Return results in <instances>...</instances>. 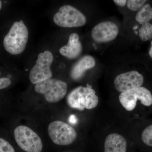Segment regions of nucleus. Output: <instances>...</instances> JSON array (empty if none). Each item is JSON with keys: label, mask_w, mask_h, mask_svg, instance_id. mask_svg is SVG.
I'll return each instance as SVG.
<instances>
[{"label": "nucleus", "mask_w": 152, "mask_h": 152, "mask_svg": "<svg viewBox=\"0 0 152 152\" xmlns=\"http://www.w3.org/2000/svg\"><path fill=\"white\" fill-rule=\"evenodd\" d=\"M28 37V30L24 22H15L4 38V48L11 54H20L26 49Z\"/></svg>", "instance_id": "obj_1"}, {"label": "nucleus", "mask_w": 152, "mask_h": 152, "mask_svg": "<svg viewBox=\"0 0 152 152\" xmlns=\"http://www.w3.org/2000/svg\"><path fill=\"white\" fill-rule=\"evenodd\" d=\"M99 98L91 86L77 87L68 94L66 102L72 108L83 111L94 108L99 103Z\"/></svg>", "instance_id": "obj_2"}, {"label": "nucleus", "mask_w": 152, "mask_h": 152, "mask_svg": "<svg viewBox=\"0 0 152 152\" xmlns=\"http://www.w3.org/2000/svg\"><path fill=\"white\" fill-rule=\"evenodd\" d=\"M67 88L66 82L58 79L51 78L36 84L34 90L38 94L43 95L48 102L54 103L65 96Z\"/></svg>", "instance_id": "obj_3"}, {"label": "nucleus", "mask_w": 152, "mask_h": 152, "mask_svg": "<svg viewBox=\"0 0 152 152\" xmlns=\"http://www.w3.org/2000/svg\"><path fill=\"white\" fill-rule=\"evenodd\" d=\"M15 140L18 145L26 152H42L43 145L40 137L31 128L19 126L14 131Z\"/></svg>", "instance_id": "obj_4"}, {"label": "nucleus", "mask_w": 152, "mask_h": 152, "mask_svg": "<svg viewBox=\"0 0 152 152\" xmlns=\"http://www.w3.org/2000/svg\"><path fill=\"white\" fill-rule=\"evenodd\" d=\"M57 26L63 28H77L86 24L87 20L82 12L73 6L65 5L61 7L53 17Z\"/></svg>", "instance_id": "obj_5"}, {"label": "nucleus", "mask_w": 152, "mask_h": 152, "mask_svg": "<svg viewBox=\"0 0 152 152\" xmlns=\"http://www.w3.org/2000/svg\"><path fill=\"white\" fill-rule=\"evenodd\" d=\"M48 133L52 141L60 146L71 145L77 137V134L74 128L60 121L51 123L48 127Z\"/></svg>", "instance_id": "obj_6"}, {"label": "nucleus", "mask_w": 152, "mask_h": 152, "mask_svg": "<svg viewBox=\"0 0 152 152\" xmlns=\"http://www.w3.org/2000/svg\"><path fill=\"white\" fill-rule=\"evenodd\" d=\"M53 59V56L50 51L46 50L39 54L35 65L30 71L29 77L32 83L37 84L52 78L51 66Z\"/></svg>", "instance_id": "obj_7"}, {"label": "nucleus", "mask_w": 152, "mask_h": 152, "mask_svg": "<svg viewBox=\"0 0 152 152\" xmlns=\"http://www.w3.org/2000/svg\"><path fill=\"white\" fill-rule=\"evenodd\" d=\"M120 103L126 110L135 108L137 102L140 101L145 107L152 105V94L149 90L143 87L121 93L119 96Z\"/></svg>", "instance_id": "obj_8"}, {"label": "nucleus", "mask_w": 152, "mask_h": 152, "mask_svg": "<svg viewBox=\"0 0 152 152\" xmlns=\"http://www.w3.org/2000/svg\"><path fill=\"white\" fill-rule=\"evenodd\" d=\"M143 76L136 71L120 74L115 79V88L118 92L123 93L142 87L144 83Z\"/></svg>", "instance_id": "obj_9"}, {"label": "nucleus", "mask_w": 152, "mask_h": 152, "mask_svg": "<svg viewBox=\"0 0 152 152\" xmlns=\"http://www.w3.org/2000/svg\"><path fill=\"white\" fill-rule=\"evenodd\" d=\"M118 33V27L115 23L104 21L99 23L93 28L91 36L95 42L104 43L113 40Z\"/></svg>", "instance_id": "obj_10"}, {"label": "nucleus", "mask_w": 152, "mask_h": 152, "mask_svg": "<svg viewBox=\"0 0 152 152\" xmlns=\"http://www.w3.org/2000/svg\"><path fill=\"white\" fill-rule=\"evenodd\" d=\"M79 36L77 33H73L69 36L68 43L61 48L60 54L70 59L76 58L81 54L83 47L79 40Z\"/></svg>", "instance_id": "obj_11"}, {"label": "nucleus", "mask_w": 152, "mask_h": 152, "mask_svg": "<svg viewBox=\"0 0 152 152\" xmlns=\"http://www.w3.org/2000/svg\"><path fill=\"white\" fill-rule=\"evenodd\" d=\"M96 61L90 55L82 57L71 69L70 77L74 80H80L83 77L86 71L92 69L96 65Z\"/></svg>", "instance_id": "obj_12"}, {"label": "nucleus", "mask_w": 152, "mask_h": 152, "mask_svg": "<svg viewBox=\"0 0 152 152\" xmlns=\"http://www.w3.org/2000/svg\"><path fill=\"white\" fill-rule=\"evenodd\" d=\"M127 142L124 137L117 133L107 136L104 142V152H126Z\"/></svg>", "instance_id": "obj_13"}, {"label": "nucleus", "mask_w": 152, "mask_h": 152, "mask_svg": "<svg viewBox=\"0 0 152 152\" xmlns=\"http://www.w3.org/2000/svg\"><path fill=\"white\" fill-rule=\"evenodd\" d=\"M135 19L140 24L149 23L152 20V7L149 4H146L139 10L136 14Z\"/></svg>", "instance_id": "obj_14"}, {"label": "nucleus", "mask_w": 152, "mask_h": 152, "mask_svg": "<svg viewBox=\"0 0 152 152\" xmlns=\"http://www.w3.org/2000/svg\"><path fill=\"white\" fill-rule=\"evenodd\" d=\"M139 37L143 41H148L152 39V25L149 23L142 25L139 30Z\"/></svg>", "instance_id": "obj_15"}, {"label": "nucleus", "mask_w": 152, "mask_h": 152, "mask_svg": "<svg viewBox=\"0 0 152 152\" xmlns=\"http://www.w3.org/2000/svg\"><path fill=\"white\" fill-rule=\"evenodd\" d=\"M141 140L145 145L152 148V124L149 125L142 131Z\"/></svg>", "instance_id": "obj_16"}, {"label": "nucleus", "mask_w": 152, "mask_h": 152, "mask_svg": "<svg viewBox=\"0 0 152 152\" xmlns=\"http://www.w3.org/2000/svg\"><path fill=\"white\" fill-rule=\"evenodd\" d=\"M146 2L145 0H129L127 1V6L131 10L137 11L145 5Z\"/></svg>", "instance_id": "obj_17"}, {"label": "nucleus", "mask_w": 152, "mask_h": 152, "mask_svg": "<svg viewBox=\"0 0 152 152\" xmlns=\"http://www.w3.org/2000/svg\"><path fill=\"white\" fill-rule=\"evenodd\" d=\"M0 152H15V151L8 141L0 137Z\"/></svg>", "instance_id": "obj_18"}, {"label": "nucleus", "mask_w": 152, "mask_h": 152, "mask_svg": "<svg viewBox=\"0 0 152 152\" xmlns=\"http://www.w3.org/2000/svg\"><path fill=\"white\" fill-rule=\"evenodd\" d=\"M12 83L10 79L7 77L0 78V90L4 89L10 86Z\"/></svg>", "instance_id": "obj_19"}, {"label": "nucleus", "mask_w": 152, "mask_h": 152, "mask_svg": "<svg viewBox=\"0 0 152 152\" xmlns=\"http://www.w3.org/2000/svg\"><path fill=\"white\" fill-rule=\"evenodd\" d=\"M113 1L117 5L121 7H124L127 3L126 0H114Z\"/></svg>", "instance_id": "obj_20"}, {"label": "nucleus", "mask_w": 152, "mask_h": 152, "mask_svg": "<svg viewBox=\"0 0 152 152\" xmlns=\"http://www.w3.org/2000/svg\"><path fill=\"white\" fill-rule=\"evenodd\" d=\"M149 54L150 56L152 58V41L151 43V47L150 48L149 51Z\"/></svg>", "instance_id": "obj_21"}, {"label": "nucleus", "mask_w": 152, "mask_h": 152, "mask_svg": "<svg viewBox=\"0 0 152 152\" xmlns=\"http://www.w3.org/2000/svg\"><path fill=\"white\" fill-rule=\"evenodd\" d=\"M2 4L1 1H0V10L2 8Z\"/></svg>", "instance_id": "obj_22"}, {"label": "nucleus", "mask_w": 152, "mask_h": 152, "mask_svg": "<svg viewBox=\"0 0 152 152\" xmlns=\"http://www.w3.org/2000/svg\"><path fill=\"white\" fill-rule=\"evenodd\" d=\"M1 72H0V76H1Z\"/></svg>", "instance_id": "obj_23"}]
</instances>
